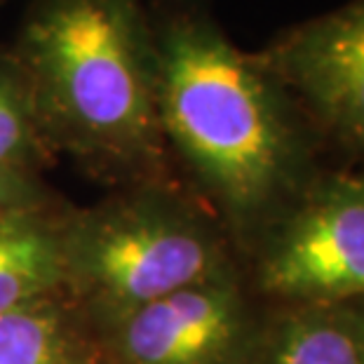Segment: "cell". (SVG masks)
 <instances>
[{
	"label": "cell",
	"instance_id": "obj_2",
	"mask_svg": "<svg viewBox=\"0 0 364 364\" xmlns=\"http://www.w3.org/2000/svg\"><path fill=\"white\" fill-rule=\"evenodd\" d=\"M54 156L113 188L174 179L144 0H33L10 48Z\"/></svg>",
	"mask_w": 364,
	"mask_h": 364
},
{
	"label": "cell",
	"instance_id": "obj_9",
	"mask_svg": "<svg viewBox=\"0 0 364 364\" xmlns=\"http://www.w3.org/2000/svg\"><path fill=\"white\" fill-rule=\"evenodd\" d=\"M263 317L250 364H364V343L343 306H277Z\"/></svg>",
	"mask_w": 364,
	"mask_h": 364
},
{
	"label": "cell",
	"instance_id": "obj_13",
	"mask_svg": "<svg viewBox=\"0 0 364 364\" xmlns=\"http://www.w3.org/2000/svg\"><path fill=\"white\" fill-rule=\"evenodd\" d=\"M169 3H198V0H169Z\"/></svg>",
	"mask_w": 364,
	"mask_h": 364
},
{
	"label": "cell",
	"instance_id": "obj_14",
	"mask_svg": "<svg viewBox=\"0 0 364 364\" xmlns=\"http://www.w3.org/2000/svg\"><path fill=\"white\" fill-rule=\"evenodd\" d=\"M0 3H5V0H0Z\"/></svg>",
	"mask_w": 364,
	"mask_h": 364
},
{
	"label": "cell",
	"instance_id": "obj_11",
	"mask_svg": "<svg viewBox=\"0 0 364 364\" xmlns=\"http://www.w3.org/2000/svg\"><path fill=\"white\" fill-rule=\"evenodd\" d=\"M52 207H57V198L43 183L41 174L0 165V221Z\"/></svg>",
	"mask_w": 364,
	"mask_h": 364
},
{
	"label": "cell",
	"instance_id": "obj_6",
	"mask_svg": "<svg viewBox=\"0 0 364 364\" xmlns=\"http://www.w3.org/2000/svg\"><path fill=\"white\" fill-rule=\"evenodd\" d=\"M320 141L364 160V0L284 28L257 52Z\"/></svg>",
	"mask_w": 364,
	"mask_h": 364
},
{
	"label": "cell",
	"instance_id": "obj_10",
	"mask_svg": "<svg viewBox=\"0 0 364 364\" xmlns=\"http://www.w3.org/2000/svg\"><path fill=\"white\" fill-rule=\"evenodd\" d=\"M57 156L38 118L33 90L10 50H0V165L41 174Z\"/></svg>",
	"mask_w": 364,
	"mask_h": 364
},
{
	"label": "cell",
	"instance_id": "obj_12",
	"mask_svg": "<svg viewBox=\"0 0 364 364\" xmlns=\"http://www.w3.org/2000/svg\"><path fill=\"white\" fill-rule=\"evenodd\" d=\"M343 308H346L348 317H350L355 331H358L362 343H364V299L353 301V304H343Z\"/></svg>",
	"mask_w": 364,
	"mask_h": 364
},
{
	"label": "cell",
	"instance_id": "obj_3",
	"mask_svg": "<svg viewBox=\"0 0 364 364\" xmlns=\"http://www.w3.org/2000/svg\"><path fill=\"white\" fill-rule=\"evenodd\" d=\"M61 254L64 296L95 331L237 268L230 240L179 179L118 186L97 205L61 212Z\"/></svg>",
	"mask_w": 364,
	"mask_h": 364
},
{
	"label": "cell",
	"instance_id": "obj_1",
	"mask_svg": "<svg viewBox=\"0 0 364 364\" xmlns=\"http://www.w3.org/2000/svg\"><path fill=\"white\" fill-rule=\"evenodd\" d=\"M153 17L162 141L179 183L250 252L320 172L322 141L287 87L196 3Z\"/></svg>",
	"mask_w": 364,
	"mask_h": 364
},
{
	"label": "cell",
	"instance_id": "obj_5",
	"mask_svg": "<svg viewBox=\"0 0 364 364\" xmlns=\"http://www.w3.org/2000/svg\"><path fill=\"white\" fill-rule=\"evenodd\" d=\"M263 317L233 268L118 317L97 338L106 364H250Z\"/></svg>",
	"mask_w": 364,
	"mask_h": 364
},
{
	"label": "cell",
	"instance_id": "obj_4",
	"mask_svg": "<svg viewBox=\"0 0 364 364\" xmlns=\"http://www.w3.org/2000/svg\"><path fill=\"white\" fill-rule=\"evenodd\" d=\"M247 254L254 289L277 306L364 299V172L320 169Z\"/></svg>",
	"mask_w": 364,
	"mask_h": 364
},
{
	"label": "cell",
	"instance_id": "obj_7",
	"mask_svg": "<svg viewBox=\"0 0 364 364\" xmlns=\"http://www.w3.org/2000/svg\"><path fill=\"white\" fill-rule=\"evenodd\" d=\"M0 364H106L97 331L64 294L0 315Z\"/></svg>",
	"mask_w": 364,
	"mask_h": 364
},
{
	"label": "cell",
	"instance_id": "obj_8",
	"mask_svg": "<svg viewBox=\"0 0 364 364\" xmlns=\"http://www.w3.org/2000/svg\"><path fill=\"white\" fill-rule=\"evenodd\" d=\"M64 294L61 209L0 221V315Z\"/></svg>",
	"mask_w": 364,
	"mask_h": 364
}]
</instances>
